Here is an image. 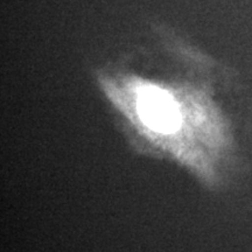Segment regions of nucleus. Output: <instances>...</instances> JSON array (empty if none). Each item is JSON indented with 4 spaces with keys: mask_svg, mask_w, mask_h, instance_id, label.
I'll use <instances>...</instances> for the list:
<instances>
[{
    "mask_svg": "<svg viewBox=\"0 0 252 252\" xmlns=\"http://www.w3.org/2000/svg\"><path fill=\"white\" fill-rule=\"evenodd\" d=\"M97 81L116 123L137 152L210 180L209 154L222 146L224 134L215 108L196 83L123 68L102 69Z\"/></svg>",
    "mask_w": 252,
    "mask_h": 252,
    "instance_id": "f257e3e1",
    "label": "nucleus"
}]
</instances>
